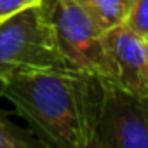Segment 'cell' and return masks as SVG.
Returning <instances> with one entry per match:
<instances>
[{
    "mask_svg": "<svg viewBox=\"0 0 148 148\" xmlns=\"http://www.w3.org/2000/svg\"><path fill=\"white\" fill-rule=\"evenodd\" d=\"M105 77L70 68H30L0 82L44 146L94 148Z\"/></svg>",
    "mask_w": 148,
    "mask_h": 148,
    "instance_id": "6da1fadb",
    "label": "cell"
},
{
    "mask_svg": "<svg viewBox=\"0 0 148 148\" xmlns=\"http://www.w3.org/2000/svg\"><path fill=\"white\" fill-rule=\"evenodd\" d=\"M30 68H68L40 4L0 21V82Z\"/></svg>",
    "mask_w": 148,
    "mask_h": 148,
    "instance_id": "7a4b0ae2",
    "label": "cell"
},
{
    "mask_svg": "<svg viewBox=\"0 0 148 148\" xmlns=\"http://www.w3.org/2000/svg\"><path fill=\"white\" fill-rule=\"evenodd\" d=\"M40 9L66 66L105 77L103 32L77 0H42Z\"/></svg>",
    "mask_w": 148,
    "mask_h": 148,
    "instance_id": "3957f363",
    "label": "cell"
},
{
    "mask_svg": "<svg viewBox=\"0 0 148 148\" xmlns=\"http://www.w3.org/2000/svg\"><path fill=\"white\" fill-rule=\"evenodd\" d=\"M94 148H148V96L105 79Z\"/></svg>",
    "mask_w": 148,
    "mask_h": 148,
    "instance_id": "277c9868",
    "label": "cell"
},
{
    "mask_svg": "<svg viewBox=\"0 0 148 148\" xmlns=\"http://www.w3.org/2000/svg\"><path fill=\"white\" fill-rule=\"evenodd\" d=\"M105 79L115 86L148 96V40L120 23L103 33Z\"/></svg>",
    "mask_w": 148,
    "mask_h": 148,
    "instance_id": "5b68a950",
    "label": "cell"
},
{
    "mask_svg": "<svg viewBox=\"0 0 148 148\" xmlns=\"http://www.w3.org/2000/svg\"><path fill=\"white\" fill-rule=\"evenodd\" d=\"M89 14L94 25L105 33L106 30L125 21L136 0H77Z\"/></svg>",
    "mask_w": 148,
    "mask_h": 148,
    "instance_id": "8992f818",
    "label": "cell"
},
{
    "mask_svg": "<svg viewBox=\"0 0 148 148\" xmlns=\"http://www.w3.org/2000/svg\"><path fill=\"white\" fill-rule=\"evenodd\" d=\"M40 145V139L32 129L16 125L0 110V148H37Z\"/></svg>",
    "mask_w": 148,
    "mask_h": 148,
    "instance_id": "52a82bcc",
    "label": "cell"
},
{
    "mask_svg": "<svg viewBox=\"0 0 148 148\" xmlns=\"http://www.w3.org/2000/svg\"><path fill=\"white\" fill-rule=\"evenodd\" d=\"M124 23L134 33L148 40V0H136Z\"/></svg>",
    "mask_w": 148,
    "mask_h": 148,
    "instance_id": "ba28073f",
    "label": "cell"
},
{
    "mask_svg": "<svg viewBox=\"0 0 148 148\" xmlns=\"http://www.w3.org/2000/svg\"><path fill=\"white\" fill-rule=\"evenodd\" d=\"M40 2L42 0H0V21Z\"/></svg>",
    "mask_w": 148,
    "mask_h": 148,
    "instance_id": "9c48e42d",
    "label": "cell"
}]
</instances>
